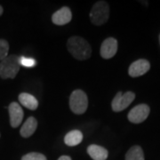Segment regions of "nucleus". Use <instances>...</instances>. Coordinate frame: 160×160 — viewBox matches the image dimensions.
<instances>
[{"instance_id": "1", "label": "nucleus", "mask_w": 160, "mask_h": 160, "mask_svg": "<svg viewBox=\"0 0 160 160\" xmlns=\"http://www.w3.org/2000/svg\"><path fill=\"white\" fill-rule=\"evenodd\" d=\"M67 47L71 55L77 60L85 61L91 57V46L86 39L80 37H71L68 40Z\"/></svg>"}, {"instance_id": "2", "label": "nucleus", "mask_w": 160, "mask_h": 160, "mask_svg": "<svg viewBox=\"0 0 160 160\" xmlns=\"http://www.w3.org/2000/svg\"><path fill=\"white\" fill-rule=\"evenodd\" d=\"M21 68L20 59L17 55H8L0 63V77L3 79L14 78Z\"/></svg>"}, {"instance_id": "3", "label": "nucleus", "mask_w": 160, "mask_h": 160, "mask_svg": "<svg viewBox=\"0 0 160 160\" xmlns=\"http://www.w3.org/2000/svg\"><path fill=\"white\" fill-rule=\"evenodd\" d=\"M109 17V6L105 1H98L92 7L90 12L91 22L96 26L103 25Z\"/></svg>"}, {"instance_id": "4", "label": "nucleus", "mask_w": 160, "mask_h": 160, "mask_svg": "<svg viewBox=\"0 0 160 160\" xmlns=\"http://www.w3.org/2000/svg\"><path fill=\"white\" fill-rule=\"evenodd\" d=\"M69 107L75 114H83L88 107V99L85 92L75 90L69 98Z\"/></svg>"}, {"instance_id": "5", "label": "nucleus", "mask_w": 160, "mask_h": 160, "mask_svg": "<svg viewBox=\"0 0 160 160\" xmlns=\"http://www.w3.org/2000/svg\"><path fill=\"white\" fill-rule=\"evenodd\" d=\"M135 94L132 92H126L125 93H123L122 92H118L111 103L112 109L115 112H120L124 110L133 102Z\"/></svg>"}, {"instance_id": "6", "label": "nucleus", "mask_w": 160, "mask_h": 160, "mask_svg": "<svg viewBox=\"0 0 160 160\" xmlns=\"http://www.w3.org/2000/svg\"><path fill=\"white\" fill-rule=\"evenodd\" d=\"M149 107L146 104H139L128 113V120L133 124H140L147 119L149 114Z\"/></svg>"}, {"instance_id": "7", "label": "nucleus", "mask_w": 160, "mask_h": 160, "mask_svg": "<svg viewBox=\"0 0 160 160\" xmlns=\"http://www.w3.org/2000/svg\"><path fill=\"white\" fill-rule=\"evenodd\" d=\"M149 69H150V64L149 62L147 60L141 59L132 63L128 69V73L132 78H137L147 73Z\"/></svg>"}, {"instance_id": "8", "label": "nucleus", "mask_w": 160, "mask_h": 160, "mask_svg": "<svg viewBox=\"0 0 160 160\" xmlns=\"http://www.w3.org/2000/svg\"><path fill=\"white\" fill-rule=\"evenodd\" d=\"M118 52V41L114 38H108L105 39L101 46V56L103 59H110Z\"/></svg>"}, {"instance_id": "9", "label": "nucleus", "mask_w": 160, "mask_h": 160, "mask_svg": "<svg viewBox=\"0 0 160 160\" xmlns=\"http://www.w3.org/2000/svg\"><path fill=\"white\" fill-rule=\"evenodd\" d=\"M10 124L12 127L16 128L22 124L23 119V110L20 104L17 102H12L8 107Z\"/></svg>"}, {"instance_id": "10", "label": "nucleus", "mask_w": 160, "mask_h": 160, "mask_svg": "<svg viewBox=\"0 0 160 160\" xmlns=\"http://www.w3.org/2000/svg\"><path fill=\"white\" fill-rule=\"evenodd\" d=\"M72 19V13L69 7L64 6L56 11L52 16V21L55 25H65Z\"/></svg>"}, {"instance_id": "11", "label": "nucleus", "mask_w": 160, "mask_h": 160, "mask_svg": "<svg viewBox=\"0 0 160 160\" xmlns=\"http://www.w3.org/2000/svg\"><path fill=\"white\" fill-rule=\"evenodd\" d=\"M87 152L93 160H106L108 158V150L99 145H90L87 148Z\"/></svg>"}, {"instance_id": "12", "label": "nucleus", "mask_w": 160, "mask_h": 160, "mask_svg": "<svg viewBox=\"0 0 160 160\" xmlns=\"http://www.w3.org/2000/svg\"><path fill=\"white\" fill-rule=\"evenodd\" d=\"M38 127V121L33 117H29L28 119L25 121L22 128H21V135L23 138H28L31 136L36 131Z\"/></svg>"}, {"instance_id": "13", "label": "nucleus", "mask_w": 160, "mask_h": 160, "mask_svg": "<svg viewBox=\"0 0 160 160\" xmlns=\"http://www.w3.org/2000/svg\"><path fill=\"white\" fill-rule=\"evenodd\" d=\"M19 101H20V103L23 105L25 108L31 109V110H35L38 107V100L33 95L27 92H22L19 95Z\"/></svg>"}, {"instance_id": "14", "label": "nucleus", "mask_w": 160, "mask_h": 160, "mask_svg": "<svg viewBox=\"0 0 160 160\" xmlns=\"http://www.w3.org/2000/svg\"><path fill=\"white\" fill-rule=\"evenodd\" d=\"M82 141H83V133L79 130L70 131L65 135V138H64L65 144L70 147L78 145Z\"/></svg>"}, {"instance_id": "15", "label": "nucleus", "mask_w": 160, "mask_h": 160, "mask_svg": "<svg viewBox=\"0 0 160 160\" xmlns=\"http://www.w3.org/2000/svg\"><path fill=\"white\" fill-rule=\"evenodd\" d=\"M126 160H144L142 149L140 146H132L126 153Z\"/></svg>"}, {"instance_id": "16", "label": "nucleus", "mask_w": 160, "mask_h": 160, "mask_svg": "<svg viewBox=\"0 0 160 160\" xmlns=\"http://www.w3.org/2000/svg\"><path fill=\"white\" fill-rule=\"evenodd\" d=\"M9 44L5 39H0V61H3L8 56Z\"/></svg>"}, {"instance_id": "17", "label": "nucleus", "mask_w": 160, "mask_h": 160, "mask_svg": "<svg viewBox=\"0 0 160 160\" xmlns=\"http://www.w3.org/2000/svg\"><path fill=\"white\" fill-rule=\"evenodd\" d=\"M22 160H46V158L41 153L31 152V153L24 155Z\"/></svg>"}, {"instance_id": "18", "label": "nucleus", "mask_w": 160, "mask_h": 160, "mask_svg": "<svg viewBox=\"0 0 160 160\" xmlns=\"http://www.w3.org/2000/svg\"><path fill=\"white\" fill-rule=\"evenodd\" d=\"M19 59H20L21 66H24L26 68H33L36 65V61H35L34 59H32V58L21 56V57H19Z\"/></svg>"}, {"instance_id": "19", "label": "nucleus", "mask_w": 160, "mask_h": 160, "mask_svg": "<svg viewBox=\"0 0 160 160\" xmlns=\"http://www.w3.org/2000/svg\"><path fill=\"white\" fill-rule=\"evenodd\" d=\"M58 160H71V158L69 156H62L61 158H59Z\"/></svg>"}, {"instance_id": "20", "label": "nucleus", "mask_w": 160, "mask_h": 160, "mask_svg": "<svg viewBox=\"0 0 160 160\" xmlns=\"http://www.w3.org/2000/svg\"><path fill=\"white\" fill-rule=\"evenodd\" d=\"M3 12H4V9H3V7L0 6V16L3 14Z\"/></svg>"}, {"instance_id": "21", "label": "nucleus", "mask_w": 160, "mask_h": 160, "mask_svg": "<svg viewBox=\"0 0 160 160\" xmlns=\"http://www.w3.org/2000/svg\"><path fill=\"white\" fill-rule=\"evenodd\" d=\"M159 43H160V35H159Z\"/></svg>"}]
</instances>
